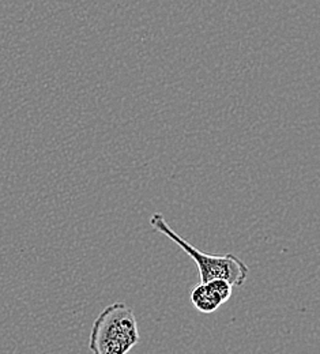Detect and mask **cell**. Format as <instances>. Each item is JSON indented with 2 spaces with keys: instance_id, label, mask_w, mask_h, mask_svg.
Here are the masks:
<instances>
[{
  "instance_id": "1",
  "label": "cell",
  "mask_w": 320,
  "mask_h": 354,
  "mask_svg": "<svg viewBox=\"0 0 320 354\" xmlns=\"http://www.w3.org/2000/svg\"><path fill=\"white\" fill-rule=\"evenodd\" d=\"M140 341L134 310L113 303L93 322L89 349L93 354H129Z\"/></svg>"
},
{
  "instance_id": "2",
  "label": "cell",
  "mask_w": 320,
  "mask_h": 354,
  "mask_svg": "<svg viewBox=\"0 0 320 354\" xmlns=\"http://www.w3.org/2000/svg\"><path fill=\"white\" fill-rule=\"evenodd\" d=\"M150 225L156 232L162 233L194 261L198 268V275L202 283L213 279H225L232 286H243L248 278L250 268L236 255H210L199 251L182 236H179L164 218L161 213H156L150 218Z\"/></svg>"
},
{
  "instance_id": "3",
  "label": "cell",
  "mask_w": 320,
  "mask_h": 354,
  "mask_svg": "<svg viewBox=\"0 0 320 354\" xmlns=\"http://www.w3.org/2000/svg\"><path fill=\"white\" fill-rule=\"evenodd\" d=\"M191 303L195 310L202 313H213L218 310L223 304L213 293L207 283H199L191 293Z\"/></svg>"
},
{
  "instance_id": "4",
  "label": "cell",
  "mask_w": 320,
  "mask_h": 354,
  "mask_svg": "<svg viewBox=\"0 0 320 354\" xmlns=\"http://www.w3.org/2000/svg\"><path fill=\"white\" fill-rule=\"evenodd\" d=\"M213 293L217 296V299L221 301V304L228 303L232 297V289L233 286L225 279H213L210 282H206Z\"/></svg>"
}]
</instances>
